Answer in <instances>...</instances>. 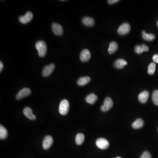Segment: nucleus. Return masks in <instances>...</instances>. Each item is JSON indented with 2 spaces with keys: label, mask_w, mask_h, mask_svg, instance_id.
<instances>
[{
  "label": "nucleus",
  "mask_w": 158,
  "mask_h": 158,
  "mask_svg": "<svg viewBox=\"0 0 158 158\" xmlns=\"http://www.w3.org/2000/svg\"><path fill=\"white\" fill-rule=\"evenodd\" d=\"M3 67H4V65H3V63H2V62H0V71L1 72L3 69Z\"/></svg>",
  "instance_id": "nucleus-30"
},
{
  "label": "nucleus",
  "mask_w": 158,
  "mask_h": 158,
  "mask_svg": "<svg viewBox=\"0 0 158 158\" xmlns=\"http://www.w3.org/2000/svg\"><path fill=\"white\" fill-rule=\"evenodd\" d=\"M131 30V26L128 23H125L119 26L118 29V33L121 35L127 34Z\"/></svg>",
  "instance_id": "nucleus-5"
},
{
  "label": "nucleus",
  "mask_w": 158,
  "mask_h": 158,
  "mask_svg": "<svg viewBox=\"0 0 158 158\" xmlns=\"http://www.w3.org/2000/svg\"><path fill=\"white\" fill-rule=\"evenodd\" d=\"M141 46L142 48H143L144 51H149V47L148 46L146 45H145V44H142Z\"/></svg>",
  "instance_id": "nucleus-27"
},
{
  "label": "nucleus",
  "mask_w": 158,
  "mask_h": 158,
  "mask_svg": "<svg viewBox=\"0 0 158 158\" xmlns=\"http://www.w3.org/2000/svg\"><path fill=\"white\" fill-rule=\"evenodd\" d=\"M85 139V136L82 133H78L76 135L75 141L76 144L77 145H81L83 144Z\"/></svg>",
  "instance_id": "nucleus-20"
},
{
  "label": "nucleus",
  "mask_w": 158,
  "mask_h": 158,
  "mask_svg": "<svg viewBox=\"0 0 158 158\" xmlns=\"http://www.w3.org/2000/svg\"><path fill=\"white\" fill-rule=\"evenodd\" d=\"M149 96V93L148 91H145L141 92L138 95V100L141 103L147 102Z\"/></svg>",
  "instance_id": "nucleus-13"
},
{
  "label": "nucleus",
  "mask_w": 158,
  "mask_h": 158,
  "mask_svg": "<svg viewBox=\"0 0 158 158\" xmlns=\"http://www.w3.org/2000/svg\"><path fill=\"white\" fill-rule=\"evenodd\" d=\"M127 65V61L123 59H118L115 61L114 63V66L115 67L119 69H121L124 67L125 65Z\"/></svg>",
  "instance_id": "nucleus-12"
},
{
  "label": "nucleus",
  "mask_w": 158,
  "mask_h": 158,
  "mask_svg": "<svg viewBox=\"0 0 158 158\" xmlns=\"http://www.w3.org/2000/svg\"><path fill=\"white\" fill-rule=\"evenodd\" d=\"M23 112L24 115L29 119L34 120L36 119V116L33 114L32 110L29 107H27L24 108Z\"/></svg>",
  "instance_id": "nucleus-14"
},
{
  "label": "nucleus",
  "mask_w": 158,
  "mask_h": 158,
  "mask_svg": "<svg viewBox=\"0 0 158 158\" xmlns=\"http://www.w3.org/2000/svg\"><path fill=\"white\" fill-rule=\"evenodd\" d=\"M135 51L138 54H141L144 52V50H143L142 47L141 45H137L135 47Z\"/></svg>",
  "instance_id": "nucleus-25"
},
{
  "label": "nucleus",
  "mask_w": 158,
  "mask_h": 158,
  "mask_svg": "<svg viewBox=\"0 0 158 158\" xmlns=\"http://www.w3.org/2000/svg\"><path fill=\"white\" fill-rule=\"evenodd\" d=\"M53 142V139L52 137L50 135L46 136L43 140V149L45 150L48 149L51 146Z\"/></svg>",
  "instance_id": "nucleus-10"
},
{
  "label": "nucleus",
  "mask_w": 158,
  "mask_h": 158,
  "mask_svg": "<svg viewBox=\"0 0 158 158\" xmlns=\"http://www.w3.org/2000/svg\"><path fill=\"white\" fill-rule=\"evenodd\" d=\"M82 23L85 26L91 27L95 25V21L91 17L85 16L83 18Z\"/></svg>",
  "instance_id": "nucleus-15"
},
{
  "label": "nucleus",
  "mask_w": 158,
  "mask_h": 158,
  "mask_svg": "<svg viewBox=\"0 0 158 158\" xmlns=\"http://www.w3.org/2000/svg\"><path fill=\"white\" fill-rule=\"evenodd\" d=\"M156 65L154 63H151L150 64L148 67V73L150 75H153L155 73V70Z\"/></svg>",
  "instance_id": "nucleus-23"
},
{
  "label": "nucleus",
  "mask_w": 158,
  "mask_h": 158,
  "mask_svg": "<svg viewBox=\"0 0 158 158\" xmlns=\"http://www.w3.org/2000/svg\"><path fill=\"white\" fill-rule=\"evenodd\" d=\"M144 122L141 118H139L135 121L132 124V126L134 129H140L144 126Z\"/></svg>",
  "instance_id": "nucleus-18"
},
{
  "label": "nucleus",
  "mask_w": 158,
  "mask_h": 158,
  "mask_svg": "<svg viewBox=\"0 0 158 158\" xmlns=\"http://www.w3.org/2000/svg\"><path fill=\"white\" fill-rule=\"evenodd\" d=\"M52 29L54 34L56 35H62L63 33V29L61 25L57 23H53Z\"/></svg>",
  "instance_id": "nucleus-9"
},
{
  "label": "nucleus",
  "mask_w": 158,
  "mask_h": 158,
  "mask_svg": "<svg viewBox=\"0 0 158 158\" xmlns=\"http://www.w3.org/2000/svg\"><path fill=\"white\" fill-rule=\"evenodd\" d=\"M91 57L90 51L87 49L83 50L80 55V59L83 62H87L91 59Z\"/></svg>",
  "instance_id": "nucleus-11"
},
{
  "label": "nucleus",
  "mask_w": 158,
  "mask_h": 158,
  "mask_svg": "<svg viewBox=\"0 0 158 158\" xmlns=\"http://www.w3.org/2000/svg\"><path fill=\"white\" fill-rule=\"evenodd\" d=\"M98 99V97L94 93L90 94L86 98L87 102L91 104H94Z\"/></svg>",
  "instance_id": "nucleus-17"
},
{
  "label": "nucleus",
  "mask_w": 158,
  "mask_h": 158,
  "mask_svg": "<svg viewBox=\"0 0 158 158\" xmlns=\"http://www.w3.org/2000/svg\"><path fill=\"white\" fill-rule=\"evenodd\" d=\"M69 103L66 99L63 100L61 101L59 106V112L62 115H66L69 110Z\"/></svg>",
  "instance_id": "nucleus-2"
},
{
  "label": "nucleus",
  "mask_w": 158,
  "mask_h": 158,
  "mask_svg": "<svg viewBox=\"0 0 158 158\" xmlns=\"http://www.w3.org/2000/svg\"><path fill=\"white\" fill-rule=\"evenodd\" d=\"M113 104V103L112 99L109 97H107L104 101L103 105H101V109L102 112H107L112 108Z\"/></svg>",
  "instance_id": "nucleus-3"
},
{
  "label": "nucleus",
  "mask_w": 158,
  "mask_h": 158,
  "mask_svg": "<svg viewBox=\"0 0 158 158\" xmlns=\"http://www.w3.org/2000/svg\"><path fill=\"white\" fill-rule=\"evenodd\" d=\"M96 145L101 149L104 150L109 148V143L105 138H99L96 141Z\"/></svg>",
  "instance_id": "nucleus-4"
},
{
  "label": "nucleus",
  "mask_w": 158,
  "mask_h": 158,
  "mask_svg": "<svg viewBox=\"0 0 158 158\" xmlns=\"http://www.w3.org/2000/svg\"><path fill=\"white\" fill-rule=\"evenodd\" d=\"M8 136V131L4 126L2 125L0 126V138L5 139Z\"/></svg>",
  "instance_id": "nucleus-21"
},
{
  "label": "nucleus",
  "mask_w": 158,
  "mask_h": 158,
  "mask_svg": "<svg viewBox=\"0 0 158 158\" xmlns=\"http://www.w3.org/2000/svg\"><path fill=\"white\" fill-rule=\"evenodd\" d=\"M153 59L154 62L158 63V55L155 54L153 56Z\"/></svg>",
  "instance_id": "nucleus-28"
},
{
  "label": "nucleus",
  "mask_w": 158,
  "mask_h": 158,
  "mask_svg": "<svg viewBox=\"0 0 158 158\" xmlns=\"http://www.w3.org/2000/svg\"><path fill=\"white\" fill-rule=\"evenodd\" d=\"M142 37L144 40L148 41H152L154 40L155 36L153 34H148L145 31H142Z\"/></svg>",
  "instance_id": "nucleus-22"
},
{
  "label": "nucleus",
  "mask_w": 158,
  "mask_h": 158,
  "mask_svg": "<svg viewBox=\"0 0 158 158\" xmlns=\"http://www.w3.org/2000/svg\"><path fill=\"white\" fill-rule=\"evenodd\" d=\"M35 47L38 51V55L41 57L45 55L47 51V47L45 42L43 41H39L36 42Z\"/></svg>",
  "instance_id": "nucleus-1"
},
{
  "label": "nucleus",
  "mask_w": 158,
  "mask_h": 158,
  "mask_svg": "<svg viewBox=\"0 0 158 158\" xmlns=\"http://www.w3.org/2000/svg\"><path fill=\"white\" fill-rule=\"evenodd\" d=\"M152 99L153 102L156 105H158V90L154 91L152 95Z\"/></svg>",
  "instance_id": "nucleus-24"
},
{
  "label": "nucleus",
  "mask_w": 158,
  "mask_h": 158,
  "mask_svg": "<svg viewBox=\"0 0 158 158\" xmlns=\"http://www.w3.org/2000/svg\"><path fill=\"white\" fill-rule=\"evenodd\" d=\"M117 158H121V157H117Z\"/></svg>",
  "instance_id": "nucleus-32"
},
{
  "label": "nucleus",
  "mask_w": 158,
  "mask_h": 158,
  "mask_svg": "<svg viewBox=\"0 0 158 158\" xmlns=\"http://www.w3.org/2000/svg\"><path fill=\"white\" fill-rule=\"evenodd\" d=\"M33 18V15L30 11H27L23 16L19 17V21L23 24H27L31 21Z\"/></svg>",
  "instance_id": "nucleus-6"
},
{
  "label": "nucleus",
  "mask_w": 158,
  "mask_h": 158,
  "mask_svg": "<svg viewBox=\"0 0 158 158\" xmlns=\"http://www.w3.org/2000/svg\"><path fill=\"white\" fill-rule=\"evenodd\" d=\"M118 48V45L117 42L115 41L111 42L109 44V49H108V52L109 54H113L115 53L117 50Z\"/></svg>",
  "instance_id": "nucleus-16"
},
{
  "label": "nucleus",
  "mask_w": 158,
  "mask_h": 158,
  "mask_svg": "<svg viewBox=\"0 0 158 158\" xmlns=\"http://www.w3.org/2000/svg\"><path fill=\"white\" fill-rule=\"evenodd\" d=\"M119 1V0H109L108 2L109 4H113L114 3H117Z\"/></svg>",
  "instance_id": "nucleus-29"
},
{
  "label": "nucleus",
  "mask_w": 158,
  "mask_h": 158,
  "mask_svg": "<svg viewBox=\"0 0 158 158\" xmlns=\"http://www.w3.org/2000/svg\"><path fill=\"white\" fill-rule=\"evenodd\" d=\"M55 68V65L54 64H51L49 65L45 66L42 71V75L44 77H47L51 74Z\"/></svg>",
  "instance_id": "nucleus-8"
},
{
  "label": "nucleus",
  "mask_w": 158,
  "mask_h": 158,
  "mask_svg": "<svg viewBox=\"0 0 158 158\" xmlns=\"http://www.w3.org/2000/svg\"><path fill=\"white\" fill-rule=\"evenodd\" d=\"M91 81V78L89 77H82L79 79L78 80V85L79 86H84L89 83Z\"/></svg>",
  "instance_id": "nucleus-19"
},
{
  "label": "nucleus",
  "mask_w": 158,
  "mask_h": 158,
  "mask_svg": "<svg viewBox=\"0 0 158 158\" xmlns=\"http://www.w3.org/2000/svg\"><path fill=\"white\" fill-rule=\"evenodd\" d=\"M157 26H158V22H157Z\"/></svg>",
  "instance_id": "nucleus-31"
},
{
  "label": "nucleus",
  "mask_w": 158,
  "mask_h": 158,
  "mask_svg": "<svg viewBox=\"0 0 158 158\" xmlns=\"http://www.w3.org/2000/svg\"><path fill=\"white\" fill-rule=\"evenodd\" d=\"M140 158H151V155L149 151H145L142 153Z\"/></svg>",
  "instance_id": "nucleus-26"
},
{
  "label": "nucleus",
  "mask_w": 158,
  "mask_h": 158,
  "mask_svg": "<svg viewBox=\"0 0 158 158\" xmlns=\"http://www.w3.org/2000/svg\"><path fill=\"white\" fill-rule=\"evenodd\" d=\"M31 90L28 88H24L20 90L18 92L16 96V99L17 100H20L23 98H25V97L31 94Z\"/></svg>",
  "instance_id": "nucleus-7"
}]
</instances>
